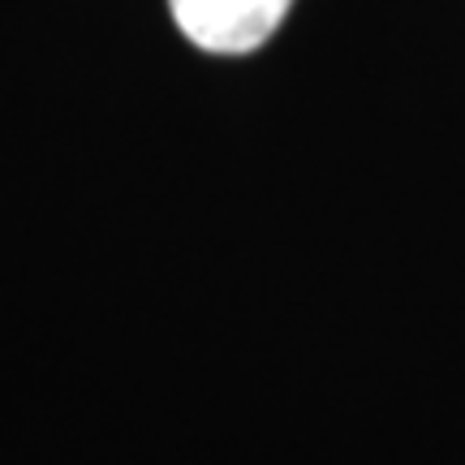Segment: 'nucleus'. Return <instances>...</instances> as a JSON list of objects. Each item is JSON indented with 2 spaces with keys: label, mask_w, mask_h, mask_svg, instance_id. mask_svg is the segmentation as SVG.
<instances>
[{
  "label": "nucleus",
  "mask_w": 465,
  "mask_h": 465,
  "mask_svg": "<svg viewBox=\"0 0 465 465\" xmlns=\"http://www.w3.org/2000/svg\"><path fill=\"white\" fill-rule=\"evenodd\" d=\"M293 0H168L173 22L203 52L242 56L281 31Z\"/></svg>",
  "instance_id": "nucleus-1"
}]
</instances>
